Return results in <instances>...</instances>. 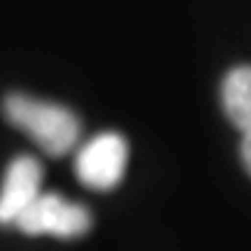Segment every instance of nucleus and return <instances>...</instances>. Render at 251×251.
<instances>
[{
	"label": "nucleus",
	"mask_w": 251,
	"mask_h": 251,
	"mask_svg": "<svg viewBox=\"0 0 251 251\" xmlns=\"http://www.w3.org/2000/svg\"><path fill=\"white\" fill-rule=\"evenodd\" d=\"M2 112L9 124L26 133L49 156H65L81 135L77 114L49 100L9 93L2 102Z\"/></svg>",
	"instance_id": "f257e3e1"
},
{
	"label": "nucleus",
	"mask_w": 251,
	"mask_h": 251,
	"mask_svg": "<svg viewBox=\"0 0 251 251\" xmlns=\"http://www.w3.org/2000/svg\"><path fill=\"white\" fill-rule=\"evenodd\" d=\"M14 228L26 235H51L61 240L81 237L91 230L89 207L72 202L58 193H40L30 205L21 212Z\"/></svg>",
	"instance_id": "f03ea898"
},
{
	"label": "nucleus",
	"mask_w": 251,
	"mask_h": 251,
	"mask_svg": "<svg viewBox=\"0 0 251 251\" xmlns=\"http://www.w3.org/2000/svg\"><path fill=\"white\" fill-rule=\"evenodd\" d=\"M128 144L119 133H100L84 144L75 158L77 179L93 191H112L124 179Z\"/></svg>",
	"instance_id": "7ed1b4c3"
},
{
	"label": "nucleus",
	"mask_w": 251,
	"mask_h": 251,
	"mask_svg": "<svg viewBox=\"0 0 251 251\" xmlns=\"http://www.w3.org/2000/svg\"><path fill=\"white\" fill-rule=\"evenodd\" d=\"M42 193V165L33 156H17L0 186V226H14L21 212Z\"/></svg>",
	"instance_id": "20e7f679"
},
{
	"label": "nucleus",
	"mask_w": 251,
	"mask_h": 251,
	"mask_svg": "<svg viewBox=\"0 0 251 251\" xmlns=\"http://www.w3.org/2000/svg\"><path fill=\"white\" fill-rule=\"evenodd\" d=\"M221 105L226 117L242 133H251V65H240L221 84Z\"/></svg>",
	"instance_id": "39448f33"
},
{
	"label": "nucleus",
	"mask_w": 251,
	"mask_h": 251,
	"mask_svg": "<svg viewBox=\"0 0 251 251\" xmlns=\"http://www.w3.org/2000/svg\"><path fill=\"white\" fill-rule=\"evenodd\" d=\"M240 156H242V163H244V168H247V172L251 175V133H244Z\"/></svg>",
	"instance_id": "423d86ee"
}]
</instances>
